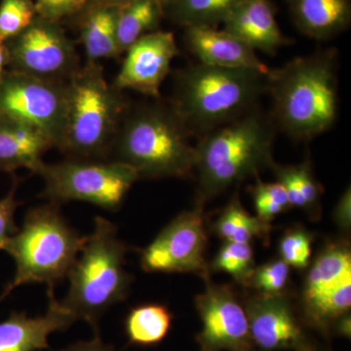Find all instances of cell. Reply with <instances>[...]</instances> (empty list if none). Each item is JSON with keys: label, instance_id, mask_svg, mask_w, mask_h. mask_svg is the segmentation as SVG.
<instances>
[{"label": "cell", "instance_id": "19", "mask_svg": "<svg viewBox=\"0 0 351 351\" xmlns=\"http://www.w3.org/2000/svg\"><path fill=\"white\" fill-rule=\"evenodd\" d=\"M51 149L49 141L31 127L0 119V170L10 173L27 168L36 174L44 162L43 154Z\"/></svg>", "mask_w": 351, "mask_h": 351}, {"label": "cell", "instance_id": "34", "mask_svg": "<svg viewBox=\"0 0 351 351\" xmlns=\"http://www.w3.org/2000/svg\"><path fill=\"white\" fill-rule=\"evenodd\" d=\"M17 189L18 182L15 181L7 195L0 198V250H4L8 240L19 228L15 223L16 210L20 204L16 198Z\"/></svg>", "mask_w": 351, "mask_h": 351}, {"label": "cell", "instance_id": "25", "mask_svg": "<svg viewBox=\"0 0 351 351\" xmlns=\"http://www.w3.org/2000/svg\"><path fill=\"white\" fill-rule=\"evenodd\" d=\"M173 316L161 304H143L133 307L124 321V330L130 345L154 346L169 334Z\"/></svg>", "mask_w": 351, "mask_h": 351}, {"label": "cell", "instance_id": "12", "mask_svg": "<svg viewBox=\"0 0 351 351\" xmlns=\"http://www.w3.org/2000/svg\"><path fill=\"white\" fill-rule=\"evenodd\" d=\"M204 292L196 295L195 307L202 328L195 337L199 351H261L252 339L244 306L232 287L205 277Z\"/></svg>", "mask_w": 351, "mask_h": 351}, {"label": "cell", "instance_id": "22", "mask_svg": "<svg viewBox=\"0 0 351 351\" xmlns=\"http://www.w3.org/2000/svg\"><path fill=\"white\" fill-rule=\"evenodd\" d=\"M351 277V251L346 242H334L325 247L309 267L304 288V299L316 295Z\"/></svg>", "mask_w": 351, "mask_h": 351}, {"label": "cell", "instance_id": "10", "mask_svg": "<svg viewBox=\"0 0 351 351\" xmlns=\"http://www.w3.org/2000/svg\"><path fill=\"white\" fill-rule=\"evenodd\" d=\"M5 46L8 69L41 80L68 83L82 68L75 44L62 23L40 16Z\"/></svg>", "mask_w": 351, "mask_h": 351}, {"label": "cell", "instance_id": "26", "mask_svg": "<svg viewBox=\"0 0 351 351\" xmlns=\"http://www.w3.org/2000/svg\"><path fill=\"white\" fill-rule=\"evenodd\" d=\"M302 304L304 324L329 337L334 323L343 314L350 313L351 277L313 299L302 301Z\"/></svg>", "mask_w": 351, "mask_h": 351}, {"label": "cell", "instance_id": "36", "mask_svg": "<svg viewBox=\"0 0 351 351\" xmlns=\"http://www.w3.org/2000/svg\"><path fill=\"white\" fill-rule=\"evenodd\" d=\"M56 351H117L112 346L108 345L101 341L100 335L95 334L94 338L90 341H82L73 343L68 348Z\"/></svg>", "mask_w": 351, "mask_h": 351}, {"label": "cell", "instance_id": "24", "mask_svg": "<svg viewBox=\"0 0 351 351\" xmlns=\"http://www.w3.org/2000/svg\"><path fill=\"white\" fill-rule=\"evenodd\" d=\"M164 15L182 27H211L223 24L244 0H162Z\"/></svg>", "mask_w": 351, "mask_h": 351}, {"label": "cell", "instance_id": "39", "mask_svg": "<svg viewBox=\"0 0 351 351\" xmlns=\"http://www.w3.org/2000/svg\"><path fill=\"white\" fill-rule=\"evenodd\" d=\"M129 0H88L87 5H96V4H113V5H121Z\"/></svg>", "mask_w": 351, "mask_h": 351}, {"label": "cell", "instance_id": "29", "mask_svg": "<svg viewBox=\"0 0 351 351\" xmlns=\"http://www.w3.org/2000/svg\"><path fill=\"white\" fill-rule=\"evenodd\" d=\"M38 16L34 0H0V43L19 36Z\"/></svg>", "mask_w": 351, "mask_h": 351}, {"label": "cell", "instance_id": "27", "mask_svg": "<svg viewBox=\"0 0 351 351\" xmlns=\"http://www.w3.org/2000/svg\"><path fill=\"white\" fill-rule=\"evenodd\" d=\"M269 223L257 216H252L242 206L237 193L228 202L225 209L215 221L213 230L225 242L250 244L254 239L267 241L269 237Z\"/></svg>", "mask_w": 351, "mask_h": 351}, {"label": "cell", "instance_id": "8", "mask_svg": "<svg viewBox=\"0 0 351 351\" xmlns=\"http://www.w3.org/2000/svg\"><path fill=\"white\" fill-rule=\"evenodd\" d=\"M36 174L44 182L41 196L60 205L80 201L108 211L123 204L132 186L140 179L128 164L112 160L69 158L60 162H43Z\"/></svg>", "mask_w": 351, "mask_h": 351}, {"label": "cell", "instance_id": "9", "mask_svg": "<svg viewBox=\"0 0 351 351\" xmlns=\"http://www.w3.org/2000/svg\"><path fill=\"white\" fill-rule=\"evenodd\" d=\"M66 84L8 69L0 80V119L31 127L60 151L68 115Z\"/></svg>", "mask_w": 351, "mask_h": 351}, {"label": "cell", "instance_id": "35", "mask_svg": "<svg viewBox=\"0 0 351 351\" xmlns=\"http://www.w3.org/2000/svg\"><path fill=\"white\" fill-rule=\"evenodd\" d=\"M332 218L336 225L341 230H348L351 228V189L350 186L346 189L345 193L341 195L334 212H332Z\"/></svg>", "mask_w": 351, "mask_h": 351}, {"label": "cell", "instance_id": "21", "mask_svg": "<svg viewBox=\"0 0 351 351\" xmlns=\"http://www.w3.org/2000/svg\"><path fill=\"white\" fill-rule=\"evenodd\" d=\"M270 169L276 182L285 189L291 207L301 208L311 218H319L323 188L314 175L308 157L304 162L293 165L274 163Z\"/></svg>", "mask_w": 351, "mask_h": 351}, {"label": "cell", "instance_id": "30", "mask_svg": "<svg viewBox=\"0 0 351 351\" xmlns=\"http://www.w3.org/2000/svg\"><path fill=\"white\" fill-rule=\"evenodd\" d=\"M255 178V184L250 186L249 193L253 197L258 218L270 223L278 215L292 208L282 184L276 181L263 182L260 176Z\"/></svg>", "mask_w": 351, "mask_h": 351}, {"label": "cell", "instance_id": "6", "mask_svg": "<svg viewBox=\"0 0 351 351\" xmlns=\"http://www.w3.org/2000/svg\"><path fill=\"white\" fill-rule=\"evenodd\" d=\"M85 240L86 237L69 225L59 205L49 202L29 209L22 226L4 247L16 270L0 302L27 284L44 283L54 290L55 284L68 276Z\"/></svg>", "mask_w": 351, "mask_h": 351}, {"label": "cell", "instance_id": "3", "mask_svg": "<svg viewBox=\"0 0 351 351\" xmlns=\"http://www.w3.org/2000/svg\"><path fill=\"white\" fill-rule=\"evenodd\" d=\"M267 73L189 64L175 76L170 104L191 136L199 138L257 108L263 95L267 93Z\"/></svg>", "mask_w": 351, "mask_h": 351}, {"label": "cell", "instance_id": "20", "mask_svg": "<svg viewBox=\"0 0 351 351\" xmlns=\"http://www.w3.org/2000/svg\"><path fill=\"white\" fill-rule=\"evenodd\" d=\"M119 6L113 4L88 5L75 17L86 62H99L121 55L117 45Z\"/></svg>", "mask_w": 351, "mask_h": 351}, {"label": "cell", "instance_id": "40", "mask_svg": "<svg viewBox=\"0 0 351 351\" xmlns=\"http://www.w3.org/2000/svg\"><path fill=\"white\" fill-rule=\"evenodd\" d=\"M315 351H318V350H315Z\"/></svg>", "mask_w": 351, "mask_h": 351}, {"label": "cell", "instance_id": "18", "mask_svg": "<svg viewBox=\"0 0 351 351\" xmlns=\"http://www.w3.org/2000/svg\"><path fill=\"white\" fill-rule=\"evenodd\" d=\"M300 32L315 40H329L351 23V0H286Z\"/></svg>", "mask_w": 351, "mask_h": 351}, {"label": "cell", "instance_id": "15", "mask_svg": "<svg viewBox=\"0 0 351 351\" xmlns=\"http://www.w3.org/2000/svg\"><path fill=\"white\" fill-rule=\"evenodd\" d=\"M47 311L29 317L27 313H12L0 322V351H40L49 348L51 334L64 331L76 319L55 299L54 290L48 289Z\"/></svg>", "mask_w": 351, "mask_h": 351}, {"label": "cell", "instance_id": "31", "mask_svg": "<svg viewBox=\"0 0 351 351\" xmlns=\"http://www.w3.org/2000/svg\"><path fill=\"white\" fill-rule=\"evenodd\" d=\"M313 235L302 226L289 228L279 242V255L289 267L304 269L309 267L313 253Z\"/></svg>", "mask_w": 351, "mask_h": 351}, {"label": "cell", "instance_id": "38", "mask_svg": "<svg viewBox=\"0 0 351 351\" xmlns=\"http://www.w3.org/2000/svg\"><path fill=\"white\" fill-rule=\"evenodd\" d=\"M9 57L5 44L0 43V80L8 71Z\"/></svg>", "mask_w": 351, "mask_h": 351}, {"label": "cell", "instance_id": "5", "mask_svg": "<svg viewBox=\"0 0 351 351\" xmlns=\"http://www.w3.org/2000/svg\"><path fill=\"white\" fill-rule=\"evenodd\" d=\"M128 246L112 221L98 216L80 255L69 271L68 294L61 302L76 320L99 334L101 316L128 295L133 277L124 269Z\"/></svg>", "mask_w": 351, "mask_h": 351}, {"label": "cell", "instance_id": "37", "mask_svg": "<svg viewBox=\"0 0 351 351\" xmlns=\"http://www.w3.org/2000/svg\"><path fill=\"white\" fill-rule=\"evenodd\" d=\"M332 334L341 338L350 339L351 337V314L348 313L341 315L332 328Z\"/></svg>", "mask_w": 351, "mask_h": 351}, {"label": "cell", "instance_id": "2", "mask_svg": "<svg viewBox=\"0 0 351 351\" xmlns=\"http://www.w3.org/2000/svg\"><path fill=\"white\" fill-rule=\"evenodd\" d=\"M277 128L260 106L239 119L198 138L195 147L197 193L195 205L204 207L226 189L271 168Z\"/></svg>", "mask_w": 351, "mask_h": 351}, {"label": "cell", "instance_id": "28", "mask_svg": "<svg viewBox=\"0 0 351 351\" xmlns=\"http://www.w3.org/2000/svg\"><path fill=\"white\" fill-rule=\"evenodd\" d=\"M208 267L209 272H223L246 286L256 267L253 248L249 243L225 242Z\"/></svg>", "mask_w": 351, "mask_h": 351}, {"label": "cell", "instance_id": "17", "mask_svg": "<svg viewBox=\"0 0 351 351\" xmlns=\"http://www.w3.org/2000/svg\"><path fill=\"white\" fill-rule=\"evenodd\" d=\"M223 29L267 55L292 43L281 32L270 0H244L226 18Z\"/></svg>", "mask_w": 351, "mask_h": 351}, {"label": "cell", "instance_id": "4", "mask_svg": "<svg viewBox=\"0 0 351 351\" xmlns=\"http://www.w3.org/2000/svg\"><path fill=\"white\" fill-rule=\"evenodd\" d=\"M191 137L172 105L156 101L127 110L110 156L134 168L140 179L186 178L195 171Z\"/></svg>", "mask_w": 351, "mask_h": 351}, {"label": "cell", "instance_id": "16", "mask_svg": "<svg viewBox=\"0 0 351 351\" xmlns=\"http://www.w3.org/2000/svg\"><path fill=\"white\" fill-rule=\"evenodd\" d=\"M184 41L198 63L219 68L252 69L269 73L256 50L225 29L211 27H184Z\"/></svg>", "mask_w": 351, "mask_h": 351}, {"label": "cell", "instance_id": "7", "mask_svg": "<svg viewBox=\"0 0 351 351\" xmlns=\"http://www.w3.org/2000/svg\"><path fill=\"white\" fill-rule=\"evenodd\" d=\"M66 86L68 115L60 151L69 158L108 160L129 110L122 92L108 84L99 62H86Z\"/></svg>", "mask_w": 351, "mask_h": 351}, {"label": "cell", "instance_id": "13", "mask_svg": "<svg viewBox=\"0 0 351 351\" xmlns=\"http://www.w3.org/2000/svg\"><path fill=\"white\" fill-rule=\"evenodd\" d=\"M244 307L252 339L261 351L317 350L285 294L253 295Z\"/></svg>", "mask_w": 351, "mask_h": 351}, {"label": "cell", "instance_id": "32", "mask_svg": "<svg viewBox=\"0 0 351 351\" xmlns=\"http://www.w3.org/2000/svg\"><path fill=\"white\" fill-rule=\"evenodd\" d=\"M290 278V267L281 260L270 261L255 267L246 286L255 289L258 294H284Z\"/></svg>", "mask_w": 351, "mask_h": 351}, {"label": "cell", "instance_id": "1", "mask_svg": "<svg viewBox=\"0 0 351 351\" xmlns=\"http://www.w3.org/2000/svg\"><path fill=\"white\" fill-rule=\"evenodd\" d=\"M267 93L277 130L298 142L325 133L339 113L338 51L320 50L269 69Z\"/></svg>", "mask_w": 351, "mask_h": 351}, {"label": "cell", "instance_id": "33", "mask_svg": "<svg viewBox=\"0 0 351 351\" xmlns=\"http://www.w3.org/2000/svg\"><path fill=\"white\" fill-rule=\"evenodd\" d=\"M38 16L62 23L77 17L86 7L88 0H34Z\"/></svg>", "mask_w": 351, "mask_h": 351}, {"label": "cell", "instance_id": "11", "mask_svg": "<svg viewBox=\"0 0 351 351\" xmlns=\"http://www.w3.org/2000/svg\"><path fill=\"white\" fill-rule=\"evenodd\" d=\"M204 207L178 215L142 251L141 267L147 272L196 274L205 278L209 267L205 260L208 241Z\"/></svg>", "mask_w": 351, "mask_h": 351}, {"label": "cell", "instance_id": "14", "mask_svg": "<svg viewBox=\"0 0 351 351\" xmlns=\"http://www.w3.org/2000/svg\"><path fill=\"white\" fill-rule=\"evenodd\" d=\"M113 86L119 91L133 90L152 98H160V87L179 54L172 32L145 34L127 49Z\"/></svg>", "mask_w": 351, "mask_h": 351}, {"label": "cell", "instance_id": "23", "mask_svg": "<svg viewBox=\"0 0 351 351\" xmlns=\"http://www.w3.org/2000/svg\"><path fill=\"white\" fill-rule=\"evenodd\" d=\"M165 18L162 0H129L119 6L117 45L120 54L145 34L158 31Z\"/></svg>", "mask_w": 351, "mask_h": 351}]
</instances>
